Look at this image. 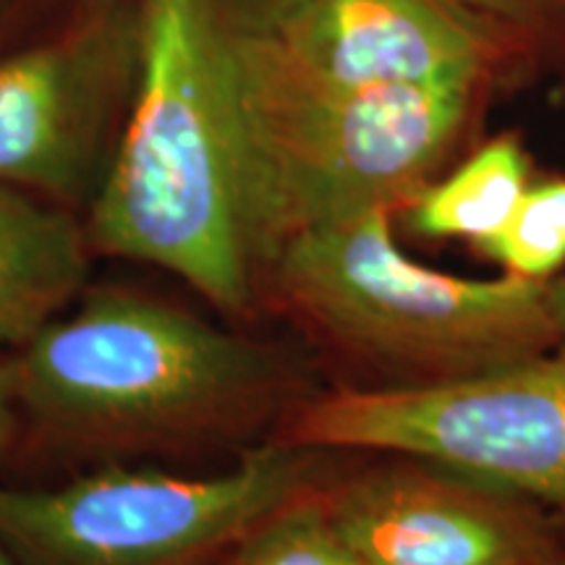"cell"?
Here are the masks:
<instances>
[{
    "label": "cell",
    "instance_id": "cell-11",
    "mask_svg": "<svg viewBox=\"0 0 565 565\" xmlns=\"http://www.w3.org/2000/svg\"><path fill=\"white\" fill-rule=\"evenodd\" d=\"M529 183L532 162L524 145L513 134H500L406 204L408 228L422 238H461L477 246L503 228Z\"/></svg>",
    "mask_w": 565,
    "mask_h": 565
},
{
    "label": "cell",
    "instance_id": "cell-3",
    "mask_svg": "<svg viewBox=\"0 0 565 565\" xmlns=\"http://www.w3.org/2000/svg\"><path fill=\"white\" fill-rule=\"evenodd\" d=\"M393 215L374 210L282 244L267 265L280 301L387 385L450 383L563 343L550 282L424 267L395 246Z\"/></svg>",
    "mask_w": 565,
    "mask_h": 565
},
{
    "label": "cell",
    "instance_id": "cell-8",
    "mask_svg": "<svg viewBox=\"0 0 565 565\" xmlns=\"http://www.w3.org/2000/svg\"><path fill=\"white\" fill-rule=\"evenodd\" d=\"M366 565H561L545 508L419 458L362 471L322 492Z\"/></svg>",
    "mask_w": 565,
    "mask_h": 565
},
{
    "label": "cell",
    "instance_id": "cell-2",
    "mask_svg": "<svg viewBox=\"0 0 565 565\" xmlns=\"http://www.w3.org/2000/svg\"><path fill=\"white\" fill-rule=\"evenodd\" d=\"M97 252L181 278L223 312L254 296L221 11L141 0L139 82L89 217Z\"/></svg>",
    "mask_w": 565,
    "mask_h": 565
},
{
    "label": "cell",
    "instance_id": "cell-14",
    "mask_svg": "<svg viewBox=\"0 0 565 565\" xmlns=\"http://www.w3.org/2000/svg\"><path fill=\"white\" fill-rule=\"evenodd\" d=\"M469 19L494 21V24L532 26L545 24L565 13V0H445Z\"/></svg>",
    "mask_w": 565,
    "mask_h": 565
},
{
    "label": "cell",
    "instance_id": "cell-16",
    "mask_svg": "<svg viewBox=\"0 0 565 565\" xmlns=\"http://www.w3.org/2000/svg\"><path fill=\"white\" fill-rule=\"evenodd\" d=\"M550 299H553V309L557 317V324L563 330V343H565V273L557 275L555 280H550Z\"/></svg>",
    "mask_w": 565,
    "mask_h": 565
},
{
    "label": "cell",
    "instance_id": "cell-18",
    "mask_svg": "<svg viewBox=\"0 0 565 565\" xmlns=\"http://www.w3.org/2000/svg\"><path fill=\"white\" fill-rule=\"evenodd\" d=\"M561 565H565V563H561Z\"/></svg>",
    "mask_w": 565,
    "mask_h": 565
},
{
    "label": "cell",
    "instance_id": "cell-9",
    "mask_svg": "<svg viewBox=\"0 0 565 565\" xmlns=\"http://www.w3.org/2000/svg\"><path fill=\"white\" fill-rule=\"evenodd\" d=\"M100 34L0 61V183L71 196L87 183L113 108Z\"/></svg>",
    "mask_w": 565,
    "mask_h": 565
},
{
    "label": "cell",
    "instance_id": "cell-13",
    "mask_svg": "<svg viewBox=\"0 0 565 565\" xmlns=\"http://www.w3.org/2000/svg\"><path fill=\"white\" fill-rule=\"evenodd\" d=\"M475 249L503 275L555 280L565 270V175L529 183L503 228Z\"/></svg>",
    "mask_w": 565,
    "mask_h": 565
},
{
    "label": "cell",
    "instance_id": "cell-5",
    "mask_svg": "<svg viewBox=\"0 0 565 565\" xmlns=\"http://www.w3.org/2000/svg\"><path fill=\"white\" fill-rule=\"evenodd\" d=\"M315 450L275 440L217 475L108 466L0 487V542L21 565H204L312 490Z\"/></svg>",
    "mask_w": 565,
    "mask_h": 565
},
{
    "label": "cell",
    "instance_id": "cell-15",
    "mask_svg": "<svg viewBox=\"0 0 565 565\" xmlns=\"http://www.w3.org/2000/svg\"><path fill=\"white\" fill-rule=\"evenodd\" d=\"M19 398L11 364H0V463L11 454L19 433Z\"/></svg>",
    "mask_w": 565,
    "mask_h": 565
},
{
    "label": "cell",
    "instance_id": "cell-1",
    "mask_svg": "<svg viewBox=\"0 0 565 565\" xmlns=\"http://www.w3.org/2000/svg\"><path fill=\"white\" fill-rule=\"evenodd\" d=\"M11 372L42 437L97 456L231 440L294 408L299 385L286 351L124 288L55 317L21 345Z\"/></svg>",
    "mask_w": 565,
    "mask_h": 565
},
{
    "label": "cell",
    "instance_id": "cell-17",
    "mask_svg": "<svg viewBox=\"0 0 565 565\" xmlns=\"http://www.w3.org/2000/svg\"><path fill=\"white\" fill-rule=\"evenodd\" d=\"M0 565H21V563L17 561V555H13L11 550L3 545V542H0Z\"/></svg>",
    "mask_w": 565,
    "mask_h": 565
},
{
    "label": "cell",
    "instance_id": "cell-6",
    "mask_svg": "<svg viewBox=\"0 0 565 565\" xmlns=\"http://www.w3.org/2000/svg\"><path fill=\"white\" fill-rule=\"evenodd\" d=\"M280 440L419 458L565 519V343L450 383L315 395L291 408Z\"/></svg>",
    "mask_w": 565,
    "mask_h": 565
},
{
    "label": "cell",
    "instance_id": "cell-12",
    "mask_svg": "<svg viewBox=\"0 0 565 565\" xmlns=\"http://www.w3.org/2000/svg\"><path fill=\"white\" fill-rule=\"evenodd\" d=\"M223 565H366L330 519L320 490H307L252 526Z\"/></svg>",
    "mask_w": 565,
    "mask_h": 565
},
{
    "label": "cell",
    "instance_id": "cell-10",
    "mask_svg": "<svg viewBox=\"0 0 565 565\" xmlns=\"http://www.w3.org/2000/svg\"><path fill=\"white\" fill-rule=\"evenodd\" d=\"M87 242L68 215L0 183V345H26L84 291Z\"/></svg>",
    "mask_w": 565,
    "mask_h": 565
},
{
    "label": "cell",
    "instance_id": "cell-4",
    "mask_svg": "<svg viewBox=\"0 0 565 565\" xmlns=\"http://www.w3.org/2000/svg\"><path fill=\"white\" fill-rule=\"evenodd\" d=\"M223 55L254 267L309 228L404 210L454 150L479 92L406 84L322 95L246 79L225 42Z\"/></svg>",
    "mask_w": 565,
    "mask_h": 565
},
{
    "label": "cell",
    "instance_id": "cell-7",
    "mask_svg": "<svg viewBox=\"0 0 565 565\" xmlns=\"http://www.w3.org/2000/svg\"><path fill=\"white\" fill-rule=\"evenodd\" d=\"M221 24L231 66L246 79L322 95L482 87L494 58L484 26L445 0H270L254 21Z\"/></svg>",
    "mask_w": 565,
    "mask_h": 565
}]
</instances>
